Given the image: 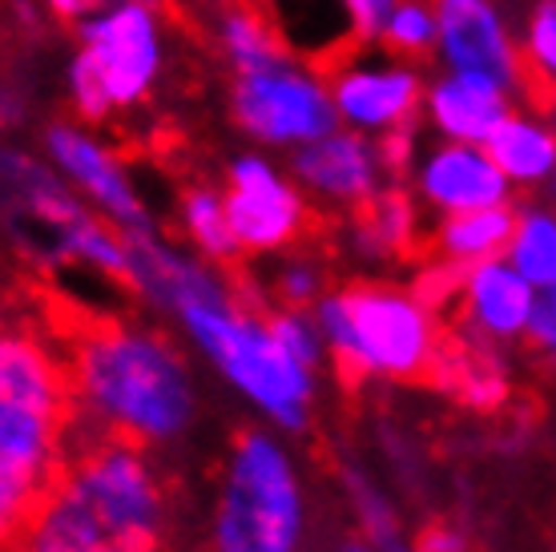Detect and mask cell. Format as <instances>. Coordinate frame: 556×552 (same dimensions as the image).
Here are the masks:
<instances>
[{"mask_svg": "<svg viewBox=\"0 0 556 552\" xmlns=\"http://www.w3.org/2000/svg\"><path fill=\"white\" fill-rule=\"evenodd\" d=\"M73 407L105 436L141 448L178 443L198 419V384L181 347L138 323H93L70 347Z\"/></svg>", "mask_w": 556, "mask_h": 552, "instance_id": "6da1fadb", "label": "cell"}, {"mask_svg": "<svg viewBox=\"0 0 556 552\" xmlns=\"http://www.w3.org/2000/svg\"><path fill=\"white\" fill-rule=\"evenodd\" d=\"M166 484L146 448L105 436L85 448L16 532V552H162Z\"/></svg>", "mask_w": 556, "mask_h": 552, "instance_id": "7a4b0ae2", "label": "cell"}, {"mask_svg": "<svg viewBox=\"0 0 556 552\" xmlns=\"http://www.w3.org/2000/svg\"><path fill=\"white\" fill-rule=\"evenodd\" d=\"M70 367L28 327H0V549L65 468L73 424Z\"/></svg>", "mask_w": 556, "mask_h": 552, "instance_id": "3957f363", "label": "cell"}, {"mask_svg": "<svg viewBox=\"0 0 556 552\" xmlns=\"http://www.w3.org/2000/svg\"><path fill=\"white\" fill-rule=\"evenodd\" d=\"M174 318L198 355L218 372V379L251 403L270 428L303 431L311 424L319 372L287 355V347L275 339L266 315L242 303L235 287L202 294L181 306Z\"/></svg>", "mask_w": 556, "mask_h": 552, "instance_id": "277c9868", "label": "cell"}, {"mask_svg": "<svg viewBox=\"0 0 556 552\" xmlns=\"http://www.w3.org/2000/svg\"><path fill=\"white\" fill-rule=\"evenodd\" d=\"M0 218L16 242L49 263L85 266L129 287L126 235L53 170L21 150H0Z\"/></svg>", "mask_w": 556, "mask_h": 552, "instance_id": "5b68a950", "label": "cell"}, {"mask_svg": "<svg viewBox=\"0 0 556 552\" xmlns=\"http://www.w3.org/2000/svg\"><path fill=\"white\" fill-rule=\"evenodd\" d=\"M327 355L355 379H419L440 360V331L416 290L388 283H355L315 303Z\"/></svg>", "mask_w": 556, "mask_h": 552, "instance_id": "8992f818", "label": "cell"}, {"mask_svg": "<svg viewBox=\"0 0 556 552\" xmlns=\"http://www.w3.org/2000/svg\"><path fill=\"white\" fill-rule=\"evenodd\" d=\"M306 492L291 448L270 428H247L226 452L210 516L214 552H303Z\"/></svg>", "mask_w": 556, "mask_h": 552, "instance_id": "52a82bcc", "label": "cell"}, {"mask_svg": "<svg viewBox=\"0 0 556 552\" xmlns=\"http://www.w3.org/2000/svg\"><path fill=\"white\" fill-rule=\"evenodd\" d=\"M77 57L70 65L73 110L85 125L110 122L150 101L166 65L162 21L153 0H113L77 21Z\"/></svg>", "mask_w": 556, "mask_h": 552, "instance_id": "ba28073f", "label": "cell"}, {"mask_svg": "<svg viewBox=\"0 0 556 552\" xmlns=\"http://www.w3.org/2000/svg\"><path fill=\"white\" fill-rule=\"evenodd\" d=\"M230 113L263 146H306L339 129V110L331 101L327 77L303 61H278L266 70L238 73L230 85Z\"/></svg>", "mask_w": 556, "mask_h": 552, "instance_id": "9c48e42d", "label": "cell"}, {"mask_svg": "<svg viewBox=\"0 0 556 552\" xmlns=\"http://www.w3.org/2000/svg\"><path fill=\"white\" fill-rule=\"evenodd\" d=\"M331 101L339 110V122L359 129L367 138L412 125L416 113L424 110V77L412 70V61H400L383 53H367V45L351 49L343 61H334L331 70H323Z\"/></svg>", "mask_w": 556, "mask_h": 552, "instance_id": "30bf717a", "label": "cell"}, {"mask_svg": "<svg viewBox=\"0 0 556 552\" xmlns=\"http://www.w3.org/2000/svg\"><path fill=\"white\" fill-rule=\"evenodd\" d=\"M226 218L242 254L291 250L306 230V202L299 181L287 178L263 153H242L226 170Z\"/></svg>", "mask_w": 556, "mask_h": 552, "instance_id": "8fae6325", "label": "cell"}, {"mask_svg": "<svg viewBox=\"0 0 556 552\" xmlns=\"http://www.w3.org/2000/svg\"><path fill=\"white\" fill-rule=\"evenodd\" d=\"M45 153L61 178L81 193L101 218H110L122 235H150L153 218L141 202L138 186L122 170L117 153L70 122H56L45 129Z\"/></svg>", "mask_w": 556, "mask_h": 552, "instance_id": "7c38bea8", "label": "cell"}, {"mask_svg": "<svg viewBox=\"0 0 556 552\" xmlns=\"http://www.w3.org/2000/svg\"><path fill=\"white\" fill-rule=\"evenodd\" d=\"M431 9L440 25L435 49L447 70L488 77L520 97V85H525L520 41L508 33V21L496 0H431Z\"/></svg>", "mask_w": 556, "mask_h": 552, "instance_id": "4fadbf2b", "label": "cell"}, {"mask_svg": "<svg viewBox=\"0 0 556 552\" xmlns=\"http://www.w3.org/2000/svg\"><path fill=\"white\" fill-rule=\"evenodd\" d=\"M412 193L419 206L431 214H464V210H484L513 202V181L504 178L492 153L472 141H440L416 162Z\"/></svg>", "mask_w": 556, "mask_h": 552, "instance_id": "5bb4252c", "label": "cell"}, {"mask_svg": "<svg viewBox=\"0 0 556 552\" xmlns=\"http://www.w3.org/2000/svg\"><path fill=\"white\" fill-rule=\"evenodd\" d=\"M291 178L299 181V190L319 202L355 210L383 186V162L367 134L331 129L306 146H294Z\"/></svg>", "mask_w": 556, "mask_h": 552, "instance_id": "9a60e30c", "label": "cell"}, {"mask_svg": "<svg viewBox=\"0 0 556 552\" xmlns=\"http://www.w3.org/2000/svg\"><path fill=\"white\" fill-rule=\"evenodd\" d=\"M459 315L480 343H520L529 331L536 287L508 259H488L459 278Z\"/></svg>", "mask_w": 556, "mask_h": 552, "instance_id": "2e32d148", "label": "cell"}, {"mask_svg": "<svg viewBox=\"0 0 556 552\" xmlns=\"http://www.w3.org/2000/svg\"><path fill=\"white\" fill-rule=\"evenodd\" d=\"M258 9L275 25L287 53L311 70H331L351 49H359L343 0H258Z\"/></svg>", "mask_w": 556, "mask_h": 552, "instance_id": "e0dca14e", "label": "cell"}, {"mask_svg": "<svg viewBox=\"0 0 556 552\" xmlns=\"http://www.w3.org/2000/svg\"><path fill=\"white\" fill-rule=\"evenodd\" d=\"M424 110L440 138L484 146L492 129L513 113V93L488 77L447 70L424 89Z\"/></svg>", "mask_w": 556, "mask_h": 552, "instance_id": "ac0fdd59", "label": "cell"}, {"mask_svg": "<svg viewBox=\"0 0 556 552\" xmlns=\"http://www.w3.org/2000/svg\"><path fill=\"white\" fill-rule=\"evenodd\" d=\"M513 190H536L556 166V129L536 110H513L484 141Z\"/></svg>", "mask_w": 556, "mask_h": 552, "instance_id": "d6986e66", "label": "cell"}, {"mask_svg": "<svg viewBox=\"0 0 556 552\" xmlns=\"http://www.w3.org/2000/svg\"><path fill=\"white\" fill-rule=\"evenodd\" d=\"M516 226V206L504 202V206H484V210H464V214H444L435 222V259L452 266H476L488 263V259H504L508 250V238H513Z\"/></svg>", "mask_w": 556, "mask_h": 552, "instance_id": "ffe728a7", "label": "cell"}, {"mask_svg": "<svg viewBox=\"0 0 556 552\" xmlns=\"http://www.w3.org/2000/svg\"><path fill=\"white\" fill-rule=\"evenodd\" d=\"M419 230V198L404 186H379L363 206H355L351 235L355 247L371 259H388V254H404L412 250Z\"/></svg>", "mask_w": 556, "mask_h": 552, "instance_id": "44dd1931", "label": "cell"}, {"mask_svg": "<svg viewBox=\"0 0 556 552\" xmlns=\"http://www.w3.org/2000/svg\"><path fill=\"white\" fill-rule=\"evenodd\" d=\"M218 37H223V53L235 65V73L266 70L287 61V45L278 41L275 25L266 21V13L258 9V0L251 4H230L218 21Z\"/></svg>", "mask_w": 556, "mask_h": 552, "instance_id": "7402d4cb", "label": "cell"}, {"mask_svg": "<svg viewBox=\"0 0 556 552\" xmlns=\"http://www.w3.org/2000/svg\"><path fill=\"white\" fill-rule=\"evenodd\" d=\"M520 61H525V85L520 97L529 110L544 113L556 101V0H536L525 16L520 37Z\"/></svg>", "mask_w": 556, "mask_h": 552, "instance_id": "603a6c76", "label": "cell"}, {"mask_svg": "<svg viewBox=\"0 0 556 552\" xmlns=\"http://www.w3.org/2000/svg\"><path fill=\"white\" fill-rule=\"evenodd\" d=\"M504 259L529 278L532 287L544 290L556 283V206L532 202L516 210V226L508 238Z\"/></svg>", "mask_w": 556, "mask_h": 552, "instance_id": "cb8c5ba5", "label": "cell"}, {"mask_svg": "<svg viewBox=\"0 0 556 552\" xmlns=\"http://www.w3.org/2000/svg\"><path fill=\"white\" fill-rule=\"evenodd\" d=\"M178 218H181L186 238L194 242V250L206 259V263H235L238 254H242L235 242V230H230V218H226V202L218 190H210V186H190V190L181 193Z\"/></svg>", "mask_w": 556, "mask_h": 552, "instance_id": "d4e9b609", "label": "cell"}, {"mask_svg": "<svg viewBox=\"0 0 556 552\" xmlns=\"http://www.w3.org/2000/svg\"><path fill=\"white\" fill-rule=\"evenodd\" d=\"M435 41H440V25H435V9H431L428 0H395L388 25L379 33V45L391 57L416 65V61L431 57Z\"/></svg>", "mask_w": 556, "mask_h": 552, "instance_id": "484cf974", "label": "cell"}, {"mask_svg": "<svg viewBox=\"0 0 556 552\" xmlns=\"http://www.w3.org/2000/svg\"><path fill=\"white\" fill-rule=\"evenodd\" d=\"M266 323H270V331H275L278 343L287 347V355H294V360L303 363V367H311V372H323V363L331 360V355H327V339H323L319 323H315L311 311L278 306V311L266 315Z\"/></svg>", "mask_w": 556, "mask_h": 552, "instance_id": "4316f807", "label": "cell"}, {"mask_svg": "<svg viewBox=\"0 0 556 552\" xmlns=\"http://www.w3.org/2000/svg\"><path fill=\"white\" fill-rule=\"evenodd\" d=\"M348 492H351V504L359 512V528L367 540H376L379 552H412V544L404 540L400 532V520H395V512L391 504L383 500L379 488L363 480V476H348Z\"/></svg>", "mask_w": 556, "mask_h": 552, "instance_id": "83f0119b", "label": "cell"}, {"mask_svg": "<svg viewBox=\"0 0 556 552\" xmlns=\"http://www.w3.org/2000/svg\"><path fill=\"white\" fill-rule=\"evenodd\" d=\"M275 294L282 306H299V311H315L323 294H327V275L315 259L291 254L287 263L275 271Z\"/></svg>", "mask_w": 556, "mask_h": 552, "instance_id": "f1b7e54d", "label": "cell"}, {"mask_svg": "<svg viewBox=\"0 0 556 552\" xmlns=\"http://www.w3.org/2000/svg\"><path fill=\"white\" fill-rule=\"evenodd\" d=\"M525 343L541 355V360L556 363V283L553 287L536 290V303H532L529 331H525Z\"/></svg>", "mask_w": 556, "mask_h": 552, "instance_id": "f546056e", "label": "cell"}, {"mask_svg": "<svg viewBox=\"0 0 556 552\" xmlns=\"http://www.w3.org/2000/svg\"><path fill=\"white\" fill-rule=\"evenodd\" d=\"M343 4H348L351 25H355V41L359 45L379 41V33H383L391 9H395V0H343Z\"/></svg>", "mask_w": 556, "mask_h": 552, "instance_id": "4dcf8cb0", "label": "cell"}, {"mask_svg": "<svg viewBox=\"0 0 556 552\" xmlns=\"http://www.w3.org/2000/svg\"><path fill=\"white\" fill-rule=\"evenodd\" d=\"M113 0H41V9L56 21H85V16L101 13Z\"/></svg>", "mask_w": 556, "mask_h": 552, "instance_id": "1f68e13d", "label": "cell"}, {"mask_svg": "<svg viewBox=\"0 0 556 552\" xmlns=\"http://www.w3.org/2000/svg\"><path fill=\"white\" fill-rule=\"evenodd\" d=\"M412 552H464V544H459L456 532H447V528H435V532H428V537L419 540Z\"/></svg>", "mask_w": 556, "mask_h": 552, "instance_id": "d6a6232c", "label": "cell"}, {"mask_svg": "<svg viewBox=\"0 0 556 552\" xmlns=\"http://www.w3.org/2000/svg\"><path fill=\"white\" fill-rule=\"evenodd\" d=\"M16 122H21V101L0 89V129H9V125H16Z\"/></svg>", "mask_w": 556, "mask_h": 552, "instance_id": "836d02e7", "label": "cell"}, {"mask_svg": "<svg viewBox=\"0 0 556 552\" xmlns=\"http://www.w3.org/2000/svg\"><path fill=\"white\" fill-rule=\"evenodd\" d=\"M334 552H379V544H376V540H367L363 532H355V537L339 540V549H334Z\"/></svg>", "mask_w": 556, "mask_h": 552, "instance_id": "e575fe53", "label": "cell"}, {"mask_svg": "<svg viewBox=\"0 0 556 552\" xmlns=\"http://www.w3.org/2000/svg\"><path fill=\"white\" fill-rule=\"evenodd\" d=\"M544 190H548V206H556V166L548 174V181H544Z\"/></svg>", "mask_w": 556, "mask_h": 552, "instance_id": "d590c367", "label": "cell"}, {"mask_svg": "<svg viewBox=\"0 0 556 552\" xmlns=\"http://www.w3.org/2000/svg\"><path fill=\"white\" fill-rule=\"evenodd\" d=\"M226 4H251V0H226Z\"/></svg>", "mask_w": 556, "mask_h": 552, "instance_id": "8d00e7d4", "label": "cell"}]
</instances>
